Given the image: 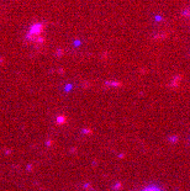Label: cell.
I'll list each match as a JSON object with an SVG mask.
<instances>
[{
  "label": "cell",
  "mask_w": 190,
  "mask_h": 191,
  "mask_svg": "<svg viewBox=\"0 0 190 191\" xmlns=\"http://www.w3.org/2000/svg\"><path fill=\"white\" fill-rule=\"evenodd\" d=\"M142 191H163V190L159 188V186H157V185H148Z\"/></svg>",
  "instance_id": "cell-2"
},
{
  "label": "cell",
  "mask_w": 190,
  "mask_h": 191,
  "mask_svg": "<svg viewBox=\"0 0 190 191\" xmlns=\"http://www.w3.org/2000/svg\"><path fill=\"white\" fill-rule=\"evenodd\" d=\"M43 31H44V26L41 22L33 24L30 27L27 35H26V41L30 44L33 46H40L44 42V37H43Z\"/></svg>",
  "instance_id": "cell-1"
}]
</instances>
